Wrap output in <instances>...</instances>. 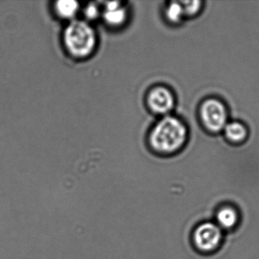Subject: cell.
Returning <instances> with one entry per match:
<instances>
[{"instance_id": "11", "label": "cell", "mask_w": 259, "mask_h": 259, "mask_svg": "<svg viewBox=\"0 0 259 259\" xmlns=\"http://www.w3.org/2000/svg\"><path fill=\"white\" fill-rule=\"evenodd\" d=\"M56 9L62 17L71 19L76 15L79 5L74 0H60L56 4Z\"/></svg>"}, {"instance_id": "1", "label": "cell", "mask_w": 259, "mask_h": 259, "mask_svg": "<svg viewBox=\"0 0 259 259\" xmlns=\"http://www.w3.org/2000/svg\"><path fill=\"white\" fill-rule=\"evenodd\" d=\"M189 130L183 117L169 114L162 116L151 130V148L160 157H171L181 152L187 145Z\"/></svg>"}, {"instance_id": "3", "label": "cell", "mask_w": 259, "mask_h": 259, "mask_svg": "<svg viewBox=\"0 0 259 259\" xmlns=\"http://www.w3.org/2000/svg\"><path fill=\"white\" fill-rule=\"evenodd\" d=\"M64 40L69 52L78 57L92 54L96 43L94 30L82 21H74L69 24L65 31Z\"/></svg>"}, {"instance_id": "8", "label": "cell", "mask_w": 259, "mask_h": 259, "mask_svg": "<svg viewBox=\"0 0 259 259\" xmlns=\"http://www.w3.org/2000/svg\"><path fill=\"white\" fill-rule=\"evenodd\" d=\"M163 16L169 25L179 27L186 20L183 6L180 1H169L163 8Z\"/></svg>"}, {"instance_id": "10", "label": "cell", "mask_w": 259, "mask_h": 259, "mask_svg": "<svg viewBox=\"0 0 259 259\" xmlns=\"http://www.w3.org/2000/svg\"><path fill=\"white\" fill-rule=\"evenodd\" d=\"M186 20L196 19L202 13L204 8V1L201 0H181Z\"/></svg>"}, {"instance_id": "9", "label": "cell", "mask_w": 259, "mask_h": 259, "mask_svg": "<svg viewBox=\"0 0 259 259\" xmlns=\"http://www.w3.org/2000/svg\"><path fill=\"white\" fill-rule=\"evenodd\" d=\"M126 13L119 2H108L106 4L104 13V19L112 25H119L125 21Z\"/></svg>"}, {"instance_id": "6", "label": "cell", "mask_w": 259, "mask_h": 259, "mask_svg": "<svg viewBox=\"0 0 259 259\" xmlns=\"http://www.w3.org/2000/svg\"><path fill=\"white\" fill-rule=\"evenodd\" d=\"M241 218L240 212L236 206L224 204L217 208L213 221L226 233L236 230L240 224Z\"/></svg>"}, {"instance_id": "2", "label": "cell", "mask_w": 259, "mask_h": 259, "mask_svg": "<svg viewBox=\"0 0 259 259\" xmlns=\"http://www.w3.org/2000/svg\"><path fill=\"white\" fill-rule=\"evenodd\" d=\"M196 116L201 128L211 136L222 134L230 121V112L227 104L219 97L204 98L196 110Z\"/></svg>"}, {"instance_id": "7", "label": "cell", "mask_w": 259, "mask_h": 259, "mask_svg": "<svg viewBox=\"0 0 259 259\" xmlns=\"http://www.w3.org/2000/svg\"><path fill=\"white\" fill-rule=\"evenodd\" d=\"M222 136L230 145H242L248 140L249 130L242 120L232 119L223 130Z\"/></svg>"}, {"instance_id": "5", "label": "cell", "mask_w": 259, "mask_h": 259, "mask_svg": "<svg viewBox=\"0 0 259 259\" xmlns=\"http://www.w3.org/2000/svg\"><path fill=\"white\" fill-rule=\"evenodd\" d=\"M147 103L153 113L159 116H167L176 110L177 97L168 86L157 85L150 91Z\"/></svg>"}, {"instance_id": "4", "label": "cell", "mask_w": 259, "mask_h": 259, "mask_svg": "<svg viewBox=\"0 0 259 259\" xmlns=\"http://www.w3.org/2000/svg\"><path fill=\"white\" fill-rule=\"evenodd\" d=\"M225 233L213 221L200 223L194 228L191 242L194 249L203 255L218 251L224 243Z\"/></svg>"}, {"instance_id": "12", "label": "cell", "mask_w": 259, "mask_h": 259, "mask_svg": "<svg viewBox=\"0 0 259 259\" xmlns=\"http://www.w3.org/2000/svg\"><path fill=\"white\" fill-rule=\"evenodd\" d=\"M86 17L89 19H95L99 15V10L98 7L95 4H90L88 6L84 12Z\"/></svg>"}]
</instances>
